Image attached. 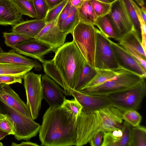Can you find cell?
<instances>
[{
  "mask_svg": "<svg viewBox=\"0 0 146 146\" xmlns=\"http://www.w3.org/2000/svg\"><path fill=\"white\" fill-rule=\"evenodd\" d=\"M77 116L61 106H50L43 115L39 131L41 145H75Z\"/></svg>",
  "mask_w": 146,
  "mask_h": 146,
  "instance_id": "cell-1",
  "label": "cell"
},
{
  "mask_svg": "<svg viewBox=\"0 0 146 146\" xmlns=\"http://www.w3.org/2000/svg\"><path fill=\"white\" fill-rule=\"evenodd\" d=\"M122 113L114 107L91 112L81 110L77 116V137L75 145L86 144L99 132L121 130L123 122Z\"/></svg>",
  "mask_w": 146,
  "mask_h": 146,
  "instance_id": "cell-2",
  "label": "cell"
},
{
  "mask_svg": "<svg viewBox=\"0 0 146 146\" xmlns=\"http://www.w3.org/2000/svg\"><path fill=\"white\" fill-rule=\"evenodd\" d=\"M51 60L71 96V91L82 71L86 60L73 40L58 48Z\"/></svg>",
  "mask_w": 146,
  "mask_h": 146,
  "instance_id": "cell-3",
  "label": "cell"
},
{
  "mask_svg": "<svg viewBox=\"0 0 146 146\" xmlns=\"http://www.w3.org/2000/svg\"><path fill=\"white\" fill-rule=\"evenodd\" d=\"M145 78L121 68L118 70L117 75L113 79L98 85L84 88L79 92L88 94L108 95L129 89Z\"/></svg>",
  "mask_w": 146,
  "mask_h": 146,
  "instance_id": "cell-4",
  "label": "cell"
},
{
  "mask_svg": "<svg viewBox=\"0 0 146 146\" xmlns=\"http://www.w3.org/2000/svg\"><path fill=\"white\" fill-rule=\"evenodd\" d=\"M72 35L73 41L86 61L94 67L96 29L94 25L79 21Z\"/></svg>",
  "mask_w": 146,
  "mask_h": 146,
  "instance_id": "cell-5",
  "label": "cell"
},
{
  "mask_svg": "<svg viewBox=\"0 0 146 146\" xmlns=\"http://www.w3.org/2000/svg\"><path fill=\"white\" fill-rule=\"evenodd\" d=\"M145 79L129 89L109 95L113 107L122 112L128 110H137L146 94Z\"/></svg>",
  "mask_w": 146,
  "mask_h": 146,
  "instance_id": "cell-6",
  "label": "cell"
},
{
  "mask_svg": "<svg viewBox=\"0 0 146 146\" xmlns=\"http://www.w3.org/2000/svg\"><path fill=\"white\" fill-rule=\"evenodd\" d=\"M96 44L94 67L98 69L117 70L120 68L116 59L110 40L96 28Z\"/></svg>",
  "mask_w": 146,
  "mask_h": 146,
  "instance_id": "cell-7",
  "label": "cell"
},
{
  "mask_svg": "<svg viewBox=\"0 0 146 146\" xmlns=\"http://www.w3.org/2000/svg\"><path fill=\"white\" fill-rule=\"evenodd\" d=\"M42 75L29 71L23 78L27 99L26 104L33 120L38 117L43 98Z\"/></svg>",
  "mask_w": 146,
  "mask_h": 146,
  "instance_id": "cell-8",
  "label": "cell"
},
{
  "mask_svg": "<svg viewBox=\"0 0 146 146\" xmlns=\"http://www.w3.org/2000/svg\"><path fill=\"white\" fill-rule=\"evenodd\" d=\"M4 105L7 114L12 120L15 130L14 135L17 140H27L37 135L40 128V124L8 106Z\"/></svg>",
  "mask_w": 146,
  "mask_h": 146,
  "instance_id": "cell-9",
  "label": "cell"
},
{
  "mask_svg": "<svg viewBox=\"0 0 146 146\" xmlns=\"http://www.w3.org/2000/svg\"><path fill=\"white\" fill-rule=\"evenodd\" d=\"M117 41L134 29L133 26L121 0H115L109 13Z\"/></svg>",
  "mask_w": 146,
  "mask_h": 146,
  "instance_id": "cell-10",
  "label": "cell"
},
{
  "mask_svg": "<svg viewBox=\"0 0 146 146\" xmlns=\"http://www.w3.org/2000/svg\"><path fill=\"white\" fill-rule=\"evenodd\" d=\"M12 48L17 53L36 59L42 63L45 60L44 56L53 51L49 45L35 38L21 42Z\"/></svg>",
  "mask_w": 146,
  "mask_h": 146,
  "instance_id": "cell-11",
  "label": "cell"
},
{
  "mask_svg": "<svg viewBox=\"0 0 146 146\" xmlns=\"http://www.w3.org/2000/svg\"><path fill=\"white\" fill-rule=\"evenodd\" d=\"M58 18L47 23L35 38L49 45L53 51L56 50L65 43L68 34L60 29L57 25Z\"/></svg>",
  "mask_w": 146,
  "mask_h": 146,
  "instance_id": "cell-12",
  "label": "cell"
},
{
  "mask_svg": "<svg viewBox=\"0 0 146 146\" xmlns=\"http://www.w3.org/2000/svg\"><path fill=\"white\" fill-rule=\"evenodd\" d=\"M72 95L75 98L82 106V110L91 112L102 108L113 107L108 95H91L72 90Z\"/></svg>",
  "mask_w": 146,
  "mask_h": 146,
  "instance_id": "cell-13",
  "label": "cell"
},
{
  "mask_svg": "<svg viewBox=\"0 0 146 146\" xmlns=\"http://www.w3.org/2000/svg\"><path fill=\"white\" fill-rule=\"evenodd\" d=\"M110 42L120 68L129 70L145 78L146 71L139 63L119 43L115 42L111 40Z\"/></svg>",
  "mask_w": 146,
  "mask_h": 146,
  "instance_id": "cell-14",
  "label": "cell"
},
{
  "mask_svg": "<svg viewBox=\"0 0 146 146\" xmlns=\"http://www.w3.org/2000/svg\"><path fill=\"white\" fill-rule=\"evenodd\" d=\"M43 98L50 106H61L66 99L64 96V90L46 74L42 78Z\"/></svg>",
  "mask_w": 146,
  "mask_h": 146,
  "instance_id": "cell-15",
  "label": "cell"
},
{
  "mask_svg": "<svg viewBox=\"0 0 146 146\" xmlns=\"http://www.w3.org/2000/svg\"><path fill=\"white\" fill-rule=\"evenodd\" d=\"M0 101L4 104L32 119L27 105L9 85L0 84Z\"/></svg>",
  "mask_w": 146,
  "mask_h": 146,
  "instance_id": "cell-16",
  "label": "cell"
},
{
  "mask_svg": "<svg viewBox=\"0 0 146 146\" xmlns=\"http://www.w3.org/2000/svg\"><path fill=\"white\" fill-rule=\"evenodd\" d=\"M132 127L124 121L121 130L103 132L101 146H130Z\"/></svg>",
  "mask_w": 146,
  "mask_h": 146,
  "instance_id": "cell-17",
  "label": "cell"
},
{
  "mask_svg": "<svg viewBox=\"0 0 146 146\" xmlns=\"http://www.w3.org/2000/svg\"><path fill=\"white\" fill-rule=\"evenodd\" d=\"M22 16L12 0H0V25L13 26L23 21Z\"/></svg>",
  "mask_w": 146,
  "mask_h": 146,
  "instance_id": "cell-18",
  "label": "cell"
},
{
  "mask_svg": "<svg viewBox=\"0 0 146 146\" xmlns=\"http://www.w3.org/2000/svg\"><path fill=\"white\" fill-rule=\"evenodd\" d=\"M44 19L22 21L13 26L12 32L24 35L31 39L35 38L46 24Z\"/></svg>",
  "mask_w": 146,
  "mask_h": 146,
  "instance_id": "cell-19",
  "label": "cell"
},
{
  "mask_svg": "<svg viewBox=\"0 0 146 146\" xmlns=\"http://www.w3.org/2000/svg\"><path fill=\"white\" fill-rule=\"evenodd\" d=\"M0 63L32 66L38 71L42 68V65L38 61L17 53L12 48L7 52L0 53Z\"/></svg>",
  "mask_w": 146,
  "mask_h": 146,
  "instance_id": "cell-20",
  "label": "cell"
},
{
  "mask_svg": "<svg viewBox=\"0 0 146 146\" xmlns=\"http://www.w3.org/2000/svg\"><path fill=\"white\" fill-rule=\"evenodd\" d=\"M117 41L119 44L128 46L146 60V52L142 46L141 39L134 29L124 35Z\"/></svg>",
  "mask_w": 146,
  "mask_h": 146,
  "instance_id": "cell-21",
  "label": "cell"
},
{
  "mask_svg": "<svg viewBox=\"0 0 146 146\" xmlns=\"http://www.w3.org/2000/svg\"><path fill=\"white\" fill-rule=\"evenodd\" d=\"M33 68L31 66L0 63V75H12L23 79L26 74Z\"/></svg>",
  "mask_w": 146,
  "mask_h": 146,
  "instance_id": "cell-22",
  "label": "cell"
},
{
  "mask_svg": "<svg viewBox=\"0 0 146 146\" xmlns=\"http://www.w3.org/2000/svg\"><path fill=\"white\" fill-rule=\"evenodd\" d=\"M97 72L94 66L86 62L73 90L79 92L92 80Z\"/></svg>",
  "mask_w": 146,
  "mask_h": 146,
  "instance_id": "cell-23",
  "label": "cell"
},
{
  "mask_svg": "<svg viewBox=\"0 0 146 146\" xmlns=\"http://www.w3.org/2000/svg\"><path fill=\"white\" fill-rule=\"evenodd\" d=\"M77 10L79 21L94 25L98 17L88 0L84 1Z\"/></svg>",
  "mask_w": 146,
  "mask_h": 146,
  "instance_id": "cell-24",
  "label": "cell"
},
{
  "mask_svg": "<svg viewBox=\"0 0 146 146\" xmlns=\"http://www.w3.org/2000/svg\"><path fill=\"white\" fill-rule=\"evenodd\" d=\"M42 63L44 71L46 74L53 79L63 88L65 95L70 96L66 85L54 66L52 60H44Z\"/></svg>",
  "mask_w": 146,
  "mask_h": 146,
  "instance_id": "cell-25",
  "label": "cell"
},
{
  "mask_svg": "<svg viewBox=\"0 0 146 146\" xmlns=\"http://www.w3.org/2000/svg\"><path fill=\"white\" fill-rule=\"evenodd\" d=\"M97 70V73L93 78L84 88L93 87L102 84L115 78L118 72V70H114L104 69H98Z\"/></svg>",
  "mask_w": 146,
  "mask_h": 146,
  "instance_id": "cell-26",
  "label": "cell"
},
{
  "mask_svg": "<svg viewBox=\"0 0 146 146\" xmlns=\"http://www.w3.org/2000/svg\"><path fill=\"white\" fill-rule=\"evenodd\" d=\"M99 30L108 38L115 39L114 31L110 16L108 14L98 17L94 23Z\"/></svg>",
  "mask_w": 146,
  "mask_h": 146,
  "instance_id": "cell-27",
  "label": "cell"
},
{
  "mask_svg": "<svg viewBox=\"0 0 146 146\" xmlns=\"http://www.w3.org/2000/svg\"><path fill=\"white\" fill-rule=\"evenodd\" d=\"M146 146V129L140 125L132 127L130 146Z\"/></svg>",
  "mask_w": 146,
  "mask_h": 146,
  "instance_id": "cell-28",
  "label": "cell"
},
{
  "mask_svg": "<svg viewBox=\"0 0 146 146\" xmlns=\"http://www.w3.org/2000/svg\"><path fill=\"white\" fill-rule=\"evenodd\" d=\"M79 22L77 9L71 6L69 14L60 30L68 34H72L74 29Z\"/></svg>",
  "mask_w": 146,
  "mask_h": 146,
  "instance_id": "cell-29",
  "label": "cell"
},
{
  "mask_svg": "<svg viewBox=\"0 0 146 146\" xmlns=\"http://www.w3.org/2000/svg\"><path fill=\"white\" fill-rule=\"evenodd\" d=\"M23 15L35 18L36 13L33 0H12Z\"/></svg>",
  "mask_w": 146,
  "mask_h": 146,
  "instance_id": "cell-30",
  "label": "cell"
},
{
  "mask_svg": "<svg viewBox=\"0 0 146 146\" xmlns=\"http://www.w3.org/2000/svg\"><path fill=\"white\" fill-rule=\"evenodd\" d=\"M133 0H121L133 26L134 29L141 40L140 23L132 2Z\"/></svg>",
  "mask_w": 146,
  "mask_h": 146,
  "instance_id": "cell-31",
  "label": "cell"
},
{
  "mask_svg": "<svg viewBox=\"0 0 146 146\" xmlns=\"http://www.w3.org/2000/svg\"><path fill=\"white\" fill-rule=\"evenodd\" d=\"M3 36L6 46L12 48L21 42L31 39L26 36L13 32H3Z\"/></svg>",
  "mask_w": 146,
  "mask_h": 146,
  "instance_id": "cell-32",
  "label": "cell"
},
{
  "mask_svg": "<svg viewBox=\"0 0 146 146\" xmlns=\"http://www.w3.org/2000/svg\"><path fill=\"white\" fill-rule=\"evenodd\" d=\"M97 17L103 16L108 14L110 11L114 2L107 3L96 0H88Z\"/></svg>",
  "mask_w": 146,
  "mask_h": 146,
  "instance_id": "cell-33",
  "label": "cell"
},
{
  "mask_svg": "<svg viewBox=\"0 0 146 146\" xmlns=\"http://www.w3.org/2000/svg\"><path fill=\"white\" fill-rule=\"evenodd\" d=\"M122 119L132 127L137 126L140 125L142 117L137 110H128L123 112L122 115Z\"/></svg>",
  "mask_w": 146,
  "mask_h": 146,
  "instance_id": "cell-34",
  "label": "cell"
},
{
  "mask_svg": "<svg viewBox=\"0 0 146 146\" xmlns=\"http://www.w3.org/2000/svg\"><path fill=\"white\" fill-rule=\"evenodd\" d=\"M36 11L37 19H44L49 10L45 0H33Z\"/></svg>",
  "mask_w": 146,
  "mask_h": 146,
  "instance_id": "cell-35",
  "label": "cell"
},
{
  "mask_svg": "<svg viewBox=\"0 0 146 146\" xmlns=\"http://www.w3.org/2000/svg\"><path fill=\"white\" fill-rule=\"evenodd\" d=\"M0 129L7 132L8 135L15 134L12 120L7 114H0Z\"/></svg>",
  "mask_w": 146,
  "mask_h": 146,
  "instance_id": "cell-36",
  "label": "cell"
},
{
  "mask_svg": "<svg viewBox=\"0 0 146 146\" xmlns=\"http://www.w3.org/2000/svg\"><path fill=\"white\" fill-rule=\"evenodd\" d=\"M68 1L64 0L60 4L49 9L44 19L45 22L47 23L58 18Z\"/></svg>",
  "mask_w": 146,
  "mask_h": 146,
  "instance_id": "cell-37",
  "label": "cell"
},
{
  "mask_svg": "<svg viewBox=\"0 0 146 146\" xmlns=\"http://www.w3.org/2000/svg\"><path fill=\"white\" fill-rule=\"evenodd\" d=\"M74 98L71 100L66 99L61 106L72 111L77 115L82 109V106L78 100L75 98Z\"/></svg>",
  "mask_w": 146,
  "mask_h": 146,
  "instance_id": "cell-38",
  "label": "cell"
},
{
  "mask_svg": "<svg viewBox=\"0 0 146 146\" xmlns=\"http://www.w3.org/2000/svg\"><path fill=\"white\" fill-rule=\"evenodd\" d=\"M119 44L128 52L139 63L144 69L146 71V60L144 59L135 50H134L128 46L123 44Z\"/></svg>",
  "mask_w": 146,
  "mask_h": 146,
  "instance_id": "cell-39",
  "label": "cell"
},
{
  "mask_svg": "<svg viewBox=\"0 0 146 146\" xmlns=\"http://www.w3.org/2000/svg\"><path fill=\"white\" fill-rule=\"evenodd\" d=\"M22 79L21 77L12 75H0V84L9 85L17 82L22 84Z\"/></svg>",
  "mask_w": 146,
  "mask_h": 146,
  "instance_id": "cell-40",
  "label": "cell"
},
{
  "mask_svg": "<svg viewBox=\"0 0 146 146\" xmlns=\"http://www.w3.org/2000/svg\"><path fill=\"white\" fill-rule=\"evenodd\" d=\"M71 5L69 0L64 8L59 15L58 19L57 25L60 29L67 17H68L71 8Z\"/></svg>",
  "mask_w": 146,
  "mask_h": 146,
  "instance_id": "cell-41",
  "label": "cell"
},
{
  "mask_svg": "<svg viewBox=\"0 0 146 146\" xmlns=\"http://www.w3.org/2000/svg\"><path fill=\"white\" fill-rule=\"evenodd\" d=\"M103 137V132L96 133L90 140L88 143L92 146H101Z\"/></svg>",
  "mask_w": 146,
  "mask_h": 146,
  "instance_id": "cell-42",
  "label": "cell"
},
{
  "mask_svg": "<svg viewBox=\"0 0 146 146\" xmlns=\"http://www.w3.org/2000/svg\"><path fill=\"white\" fill-rule=\"evenodd\" d=\"M64 0H45L47 4L49 9L61 3Z\"/></svg>",
  "mask_w": 146,
  "mask_h": 146,
  "instance_id": "cell-43",
  "label": "cell"
},
{
  "mask_svg": "<svg viewBox=\"0 0 146 146\" xmlns=\"http://www.w3.org/2000/svg\"><path fill=\"white\" fill-rule=\"evenodd\" d=\"M12 146H39V145L36 143H34L30 141L22 142L19 144L16 143L12 142Z\"/></svg>",
  "mask_w": 146,
  "mask_h": 146,
  "instance_id": "cell-44",
  "label": "cell"
},
{
  "mask_svg": "<svg viewBox=\"0 0 146 146\" xmlns=\"http://www.w3.org/2000/svg\"><path fill=\"white\" fill-rule=\"evenodd\" d=\"M84 1L83 0H69L71 6L77 9L81 5Z\"/></svg>",
  "mask_w": 146,
  "mask_h": 146,
  "instance_id": "cell-45",
  "label": "cell"
},
{
  "mask_svg": "<svg viewBox=\"0 0 146 146\" xmlns=\"http://www.w3.org/2000/svg\"><path fill=\"white\" fill-rule=\"evenodd\" d=\"M140 11L142 17L144 21L146 23V11L145 8L144 7H141L140 9Z\"/></svg>",
  "mask_w": 146,
  "mask_h": 146,
  "instance_id": "cell-46",
  "label": "cell"
},
{
  "mask_svg": "<svg viewBox=\"0 0 146 146\" xmlns=\"http://www.w3.org/2000/svg\"><path fill=\"white\" fill-rule=\"evenodd\" d=\"M7 135H9L7 132L0 129V140L3 139ZM0 146H3V143L1 142H0Z\"/></svg>",
  "mask_w": 146,
  "mask_h": 146,
  "instance_id": "cell-47",
  "label": "cell"
},
{
  "mask_svg": "<svg viewBox=\"0 0 146 146\" xmlns=\"http://www.w3.org/2000/svg\"><path fill=\"white\" fill-rule=\"evenodd\" d=\"M141 7H143L145 4L144 0H134Z\"/></svg>",
  "mask_w": 146,
  "mask_h": 146,
  "instance_id": "cell-48",
  "label": "cell"
},
{
  "mask_svg": "<svg viewBox=\"0 0 146 146\" xmlns=\"http://www.w3.org/2000/svg\"><path fill=\"white\" fill-rule=\"evenodd\" d=\"M99 1L107 3H109L111 2L109 0H96Z\"/></svg>",
  "mask_w": 146,
  "mask_h": 146,
  "instance_id": "cell-49",
  "label": "cell"
},
{
  "mask_svg": "<svg viewBox=\"0 0 146 146\" xmlns=\"http://www.w3.org/2000/svg\"><path fill=\"white\" fill-rule=\"evenodd\" d=\"M3 52V50L0 46V53Z\"/></svg>",
  "mask_w": 146,
  "mask_h": 146,
  "instance_id": "cell-50",
  "label": "cell"
},
{
  "mask_svg": "<svg viewBox=\"0 0 146 146\" xmlns=\"http://www.w3.org/2000/svg\"><path fill=\"white\" fill-rule=\"evenodd\" d=\"M110 2H112L115 1V0H109Z\"/></svg>",
  "mask_w": 146,
  "mask_h": 146,
  "instance_id": "cell-51",
  "label": "cell"
},
{
  "mask_svg": "<svg viewBox=\"0 0 146 146\" xmlns=\"http://www.w3.org/2000/svg\"><path fill=\"white\" fill-rule=\"evenodd\" d=\"M1 113V111H0V114Z\"/></svg>",
  "mask_w": 146,
  "mask_h": 146,
  "instance_id": "cell-52",
  "label": "cell"
},
{
  "mask_svg": "<svg viewBox=\"0 0 146 146\" xmlns=\"http://www.w3.org/2000/svg\"><path fill=\"white\" fill-rule=\"evenodd\" d=\"M84 0V1H85V0Z\"/></svg>",
  "mask_w": 146,
  "mask_h": 146,
  "instance_id": "cell-53",
  "label": "cell"
}]
</instances>
